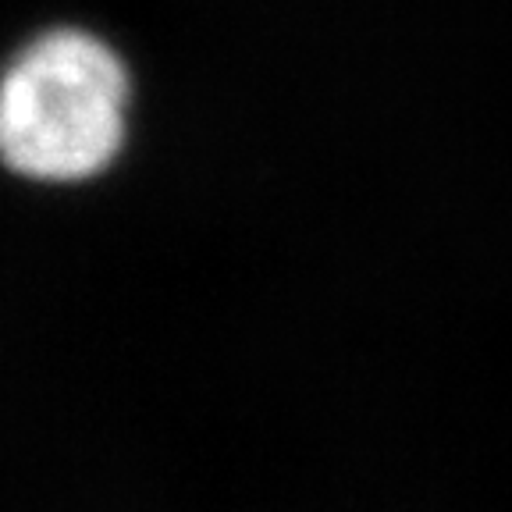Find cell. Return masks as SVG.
Returning <instances> with one entry per match:
<instances>
[{
  "label": "cell",
  "mask_w": 512,
  "mask_h": 512,
  "mask_svg": "<svg viewBox=\"0 0 512 512\" xmlns=\"http://www.w3.org/2000/svg\"><path fill=\"white\" fill-rule=\"evenodd\" d=\"M132 75L104 36L54 25L0 68V164L40 185L104 175L128 136Z\"/></svg>",
  "instance_id": "1"
}]
</instances>
